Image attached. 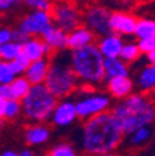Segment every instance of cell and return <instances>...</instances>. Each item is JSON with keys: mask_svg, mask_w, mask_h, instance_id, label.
<instances>
[{"mask_svg": "<svg viewBox=\"0 0 155 156\" xmlns=\"http://www.w3.org/2000/svg\"><path fill=\"white\" fill-rule=\"evenodd\" d=\"M124 134L110 112H103L85 120L81 134L83 151L90 155H109L122 144Z\"/></svg>", "mask_w": 155, "mask_h": 156, "instance_id": "cell-1", "label": "cell"}, {"mask_svg": "<svg viewBox=\"0 0 155 156\" xmlns=\"http://www.w3.org/2000/svg\"><path fill=\"white\" fill-rule=\"evenodd\" d=\"M110 113L117 120L124 135L141 126L152 124L155 117L154 103L148 95L142 92H131L126 98L119 99Z\"/></svg>", "mask_w": 155, "mask_h": 156, "instance_id": "cell-2", "label": "cell"}, {"mask_svg": "<svg viewBox=\"0 0 155 156\" xmlns=\"http://www.w3.org/2000/svg\"><path fill=\"white\" fill-rule=\"evenodd\" d=\"M70 60L78 82L84 87L95 88L103 82V56L95 43L70 50Z\"/></svg>", "mask_w": 155, "mask_h": 156, "instance_id": "cell-3", "label": "cell"}, {"mask_svg": "<svg viewBox=\"0 0 155 156\" xmlns=\"http://www.w3.org/2000/svg\"><path fill=\"white\" fill-rule=\"evenodd\" d=\"M48 89L57 99L70 96L78 87V80L71 67L70 49L57 50L53 57L49 58V68L45 82Z\"/></svg>", "mask_w": 155, "mask_h": 156, "instance_id": "cell-4", "label": "cell"}, {"mask_svg": "<svg viewBox=\"0 0 155 156\" xmlns=\"http://www.w3.org/2000/svg\"><path fill=\"white\" fill-rule=\"evenodd\" d=\"M56 102L57 98L45 84H34L21 99V112H24L25 117L31 121H46L50 119Z\"/></svg>", "mask_w": 155, "mask_h": 156, "instance_id": "cell-5", "label": "cell"}, {"mask_svg": "<svg viewBox=\"0 0 155 156\" xmlns=\"http://www.w3.org/2000/svg\"><path fill=\"white\" fill-rule=\"evenodd\" d=\"M87 91H80L74 101L77 119L87 120L99 113L106 112L110 107V96L105 92L94 91V88L85 87Z\"/></svg>", "mask_w": 155, "mask_h": 156, "instance_id": "cell-6", "label": "cell"}, {"mask_svg": "<svg viewBox=\"0 0 155 156\" xmlns=\"http://www.w3.org/2000/svg\"><path fill=\"white\" fill-rule=\"evenodd\" d=\"M50 17L53 25L68 32L81 25V14L74 4L68 0H60L50 7Z\"/></svg>", "mask_w": 155, "mask_h": 156, "instance_id": "cell-7", "label": "cell"}, {"mask_svg": "<svg viewBox=\"0 0 155 156\" xmlns=\"http://www.w3.org/2000/svg\"><path fill=\"white\" fill-rule=\"evenodd\" d=\"M53 25L49 11L34 10L27 17H24L20 23L18 28L28 34L29 36H42L50 27Z\"/></svg>", "mask_w": 155, "mask_h": 156, "instance_id": "cell-8", "label": "cell"}, {"mask_svg": "<svg viewBox=\"0 0 155 156\" xmlns=\"http://www.w3.org/2000/svg\"><path fill=\"white\" fill-rule=\"evenodd\" d=\"M50 120L55 127L59 128H65L68 127L77 120V113H76L74 101L71 98L66 96L61 98L60 102H56L55 109L50 114Z\"/></svg>", "mask_w": 155, "mask_h": 156, "instance_id": "cell-9", "label": "cell"}, {"mask_svg": "<svg viewBox=\"0 0 155 156\" xmlns=\"http://www.w3.org/2000/svg\"><path fill=\"white\" fill-rule=\"evenodd\" d=\"M109 16L110 13L105 7L95 6L87 10L84 17L85 27L90 28L95 35H106L110 32L109 29Z\"/></svg>", "mask_w": 155, "mask_h": 156, "instance_id": "cell-10", "label": "cell"}, {"mask_svg": "<svg viewBox=\"0 0 155 156\" xmlns=\"http://www.w3.org/2000/svg\"><path fill=\"white\" fill-rule=\"evenodd\" d=\"M137 18L129 13H110L109 16V29L110 32L117 34L119 36H131L134 32Z\"/></svg>", "mask_w": 155, "mask_h": 156, "instance_id": "cell-11", "label": "cell"}, {"mask_svg": "<svg viewBox=\"0 0 155 156\" xmlns=\"http://www.w3.org/2000/svg\"><path fill=\"white\" fill-rule=\"evenodd\" d=\"M52 49L43 42V39L36 36H29L24 43H21V55L25 56L29 62L38 60L41 57H49Z\"/></svg>", "mask_w": 155, "mask_h": 156, "instance_id": "cell-12", "label": "cell"}, {"mask_svg": "<svg viewBox=\"0 0 155 156\" xmlns=\"http://www.w3.org/2000/svg\"><path fill=\"white\" fill-rule=\"evenodd\" d=\"M134 91V82L129 75L108 78V92L112 98L123 99Z\"/></svg>", "mask_w": 155, "mask_h": 156, "instance_id": "cell-13", "label": "cell"}, {"mask_svg": "<svg viewBox=\"0 0 155 156\" xmlns=\"http://www.w3.org/2000/svg\"><path fill=\"white\" fill-rule=\"evenodd\" d=\"M49 68V57H41L38 60L29 62L27 70L24 71V77L29 81V84H43Z\"/></svg>", "mask_w": 155, "mask_h": 156, "instance_id": "cell-14", "label": "cell"}, {"mask_svg": "<svg viewBox=\"0 0 155 156\" xmlns=\"http://www.w3.org/2000/svg\"><path fill=\"white\" fill-rule=\"evenodd\" d=\"M95 42V34L87 27H76L67 32V49L73 50Z\"/></svg>", "mask_w": 155, "mask_h": 156, "instance_id": "cell-15", "label": "cell"}, {"mask_svg": "<svg viewBox=\"0 0 155 156\" xmlns=\"http://www.w3.org/2000/svg\"><path fill=\"white\" fill-rule=\"evenodd\" d=\"M98 49H99L101 55L103 56V58L108 57H119L120 49L123 46V41L117 34L109 32L106 35H102V38L98 42Z\"/></svg>", "mask_w": 155, "mask_h": 156, "instance_id": "cell-16", "label": "cell"}, {"mask_svg": "<svg viewBox=\"0 0 155 156\" xmlns=\"http://www.w3.org/2000/svg\"><path fill=\"white\" fill-rule=\"evenodd\" d=\"M134 87H137L140 92L142 94H149L152 92L155 87V67L154 64L147 63L146 67H142L136 74V78L133 80Z\"/></svg>", "mask_w": 155, "mask_h": 156, "instance_id": "cell-17", "label": "cell"}, {"mask_svg": "<svg viewBox=\"0 0 155 156\" xmlns=\"http://www.w3.org/2000/svg\"><path fill=\"white\" fill-rule=\"evenodd\" d=\"M42 39L53 52L67 49V32L56 25H52L42 35Z\"/></svg>", "mask_w": 155, "mask_h": 156, "instance_id": "cell-18", "label": "cell"}, {"mask_svg": "<svg viewBox=\"0 0 155 156\" xmlns=\"http://www.w3.org/2000/svg\"><path fill=\"white\" fill-rule=\"evenodd\" d=\"M49 136H50V131L48 127L42 126V124H34V126L28 127L25 131V141L31 146L43 145L48 142Z\"/></svg>", "mask_w": 155, "mask_h": 156, "instance_id": "cell-19", "label": "cell"}, {"mask_svg": "<svg viewBox=\"0 0 155 156\" xmlns=\"http://www.w3.org/2000/svg\"><path fill=\"white\" fill-rule=\"evenodd\" d=\"M126 136H127V144L131 148H141V146L147 145L152 138L151 124L138 127L136 130H133L131 133L126 134Z\"/></svg>", "mask_w": 155, "mask_h": 156, "instance_id": "cell-20", "label": "cell"}, {"mask_svg": "<svg viewBox=\"0 0 155 156\" xmlns=\"http://www.w3.org/2000/svg\"><path fill=\"white\" fill-rule=\"evenodd\" d=\"M103 71H105V78L120 77V75L130 74L127 63H124L122 58H119V57L103 58Z\"/></svg>", "mask_w": 155, "mask_h": 156, "instance_id": "cell-21", "label": "cell"}, {"mask_svg": "<svg viewBox=\"0 0 155 156\" xmlns=\"http://www.w3.org/2000/svg\"><path fill=\"white\" fill-rule=\"evenodd\" d=\"M31 84L24 75H16L13 81L10 82V91H11V98L21 101L24 98V95L29 91Z\"/></svg>", "mask_w": 155, "mask_h": 156, "instance_id": "cell-22", "label": "cell"}, {"mask_svg": "<svg viewBox=\"0 0 155 156\" xmlns=\"http://www.w3.org/2000/svg\"><path fill=\"white\" fill-rule=\"evenodd\" d=\"M133 35L137 39L148 38V36H155V23L151 18H140L137 20L134 32Z\"/></svg>", "mask_w": 155, "mask_h": 156, "instance_id": "cell-23", "label": "cell"}, {"mask_svg": "<svg viewBox=\"0 0 155 156\" xmlns=\"http://www.w3.org/2000/svg\"><path fill=\"white\" fill-rule=\"evenodd\" d=\"M140 56H141V52H140L137 42H123V46L119 53V58H122L123 62L129 64V63L137 62Z\"/></svg>", "mask_w": 155, "mask_h": 156, "instance_id": "cell-24", "label": "cell"}, {"mask_svg": "<svg viewBox=\"0 0 155 156\" xmlns=\"http://www.w3.org/2000/svg\"><path fill=\"white\" fill-rule=\"evenodd\" d=\"M20 55H21V43L16 42V41H9V42L2 45V49H0V60L11 62V60H14Z\"/></svg>", "mask_w": 155, "mask_h": 156, "instance_id": "cell-25", "label": "cell"}, {"mask_svg": "<svg viewBox=\"0 0 155 156\" xmlns=\"http://www.w3.org/2000/svg\"><path fill=\"white\" fill-rule=\"evenodd\" d=\"M20 114H21V102L14 99V98H10V99L4 101L2 117H4L7 120H13V119L18 117Z\"/></svg>", "mask_w": 155, "mask_h": 156, "instance_id": "cell-26", "label": "cell"}, {"mask_svg": "<svg viewBox=\"0 0 155 156\" xmlns=\"http://www.w3.org/2000/svg\"><path fill=\"white\" fill-rule=\"evenodd\" d=\"M10 66H11V70L14 71V74L16 75H23L24 71L27 70V67H28L29 64V60L25 57V56L20 55L17 56L14 60H11V62H9Z\"/></svg>", "mask_w": 155, "mask_h": 156, "instance_id": "cell-27", "label": "cell"}, {"mask_svg": "<svg viewBox=\"0 0 155 156\" xmlns=\"http://www.w3.org/2000/svg\"><path fill=\"white\" fill-rule=\"evenodd\" d=\"M14 78H16V74L11 70L10 63L0 60V82L2 84H10Z\"/></svg>", "mask_w": 155, "mask_h": 156, "instance_id": "cell-28", "label": "cell"}, {"mask_svg": "<svg viewBox=\"0 0 155 156\" xmlns=\"http://www.w3.org/2000/svg\"><path fill=\"white\" fill-rule=\"evenodd\" d=\"M52 156H74L76 155V149L74 146L70 144H57L50 149Z\"/></svg>", "mask_w": 155, "mask_h": 156, "instance_id": "cell-29", "label": "cell"}, {"mask_svg": "<svg viewBox=\"0 0 155 156\" xmlns=\"http://www.w3.org/2000/svg\"><path fill=\"white\" fill-rule=\"evenodd\" d=\"M137 45H138L140 52L146 55L147 52H149V50H154V49H155V36H148V38L138 39Z\"/></svg>", "mask_w": 155, "mask_h": 156, "instance_id": "cell-30", "label": "cell"}, {"mask_svg": "<svg viewBox=\"0 0 155 156\" xmlns=\"http://www.w3.org/2000/svg\"><path fill=\"white\" fill-rule=\"evenodd\" d=\"M27 6L34 10H42V11H50L52 3L49 0H24Z\"/></svg>", "mask_w": 155, "mask_h": 156, "instance_id": "cell-31", "label": "cell"}, {"mask_svg": "<svg viewBox=\"0 0 155 156\" xmlns=\"http://www.w3.org/2000/svg\"><path fill=\"white\" fill-rule=\"evenodd\" d=\"M28 38H29L28 34H25L20 28L16 29V31H11V41H16V42H18V43H24Z\"/></svg>", "mask_w": 155, "mask_h": 156, "instance_id": "cell-32", "label": "cell"}, {"mask_svg": "<svg viewBox=\"0 0 155 156\" xmlns=\"http://www.w3.org/2000/svg\"><path fill=\"white\" fill-rule=\"evenodd\" d=\"M11 98V91H10V84H2L0 82V99L7 101Z\"/></svg>", "mask_w": 155, "mask_h": 156, "instance_id": "cell-33", "label": "cell"}, {"mask_svg": "<svg viewBox=\"0 0 155 156\" xmlns=\"http://www.w3.org/2000/svg\"><path fill=\"white\" fill-rule=\"evenodd\" d=\"M9 41H11V31L7 28H0V43L3 45Z\"/></svg>", "mask_w": 155, "mask_h": 156, "instance_id": "cell-34", "label": "cell"}, {"mask_svg": "<svg viewBox=\"0 0 155 156\" xmlns=\"http://www.w3.org/2000/svg\"><path fill=\"white\" fill-rule=\"evenodd\" d=\"M18 0H0V10H9L13 7Z\"/></svg>", "mask_w": 155, "mask_h": 156, "instance_id": "cell-35", "label": "cell"}, {"mask_svg": "<svg viewBox=\"0 0 155 156\" xmlns=\"http://www.w3.org/2000/svg\"><path fill=\"white\" fill-rule=\"evenodd\" d=\"M146 60H147V63H148V64H154V63H155V49L146 53Z\"/></svg>", "mask_w": 155, "mask_h": 156, "instance_id": "cell-36", "label": "cell"}, {"mask_svg": "<svg viewBox=\"0 0 155 156\" xmlns=\"http://www.w3.org/2000/svg\"><path fill=\"white\" fill-rule=\"evenodd\" d=\"M17 152L16 151H11V149H6L2 152V156H16Z\"/></svg>", "mask_w": 155, "mask_h": 156, "instance_id": "cell-37", "label": "cell"}, {"mask_svg": "<svg viewBox=\"0 0 155 156\" xmlns=\"http://www.w3.org/2000/svg\"><path fill=\"white\" fill-rule=\"evenodd\" d=\"M34 152L31 149H23L21 152H20V156H32Z\"/></svg>", "mask_w": 155, "mask_h": 156, "instance_id": "cell-38", "label": "cell"}, {"mask_svg": "<svg viewBox=\"0 0 155 156\" xmlns=\"http://www.w3.org/2000/svg\"><path fill=\"white\" fill-rule=\"evenodd\" d=\"M3 107H4V101L3 99H0V117L3 114Z\"/></svg>", "mask_w": 155, "mask_h": 156, "instance_id": "cell-39", "label": "cell"}, {"mask_svg": "<svg viewBox=\"0 0 155 156\" xmlns=\"http://www.w3.org/2000/svg\"><path fill=\"white\" fill-rule=\"evenodd\" d=\"M0 49H2V43H0Z\"/></svg>", "mask_w": 155, "mask_h": 156, "instance_id": "cell-40", "label": "cell"}, {"mask_svg": "<svg viewBox=\"0 0 155 156\" xmlns=\"http://www.w3.org/2000/svg\"><path fill=\"white\" fill-rule=\"evenodd\" d=\"M0 120H2V117H0Z\"/></svg>", "mask_w": 155, "mask_h": 156, "instance_id": "cell-41", "label": "cell"}]
</instances>
